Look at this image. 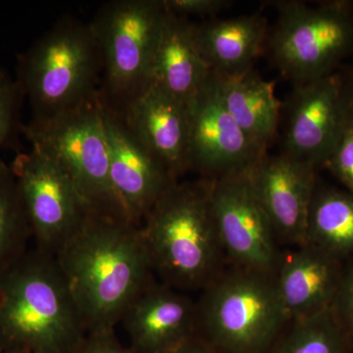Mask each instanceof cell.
I'll return each mask as SVG.
<instances>
[{"mask_svg": "<svg viewBox=\"0 0 353 353\" xmlns=\"http://www.w3.org/2000/svg\"><path fill=\"white\" fill-rule=\"evenodd\" d=\"M232 3L228 0H163L165 9L169 13L187 19L190 16L214 19Z\"/></svg>", "mask_w": 353, "mask_h": 353, "instance_id": "cell-27", "label": "cell"}, {"mask_svg": "<svg viewBox=\"0 0 353 353\" xmlns=\"http://www.w3.org/2000/svg\"><path fill=\"white\" fill-rule=\"evenodd\" d=\"M101 103L111 182L128 218L141 227L158 199L179 181L130 131L123 113Z\"/></svg>", "mask_w": 353, "mask_h": 353, "instance_id": "cell-14", "label": "cell"}, {"mask_svg": "<svg viewBox=\"0 0 353 353\" xmlns=\"http://www.w3.org/2000/svg\"><path fill=\"white\" fill-rule=\"evenodd\" d=\"M122 113L130 131L176 181L190 171L187 104L150 83Z\"/></svg>", "mask_w": 353, "mask_h": 353, "instance_id": "cell-16", "label": "cell"}, {"mask_svg": "<svg viewBox=\"0 0 353 353\" xmlns=\"http://www.w3.org/2000/svg\"><path fill=\"white\" fill-rule=\"evenodd\" d=\"M210 201L218 238L231 266L275 273L282 252L248 173L210 180Z\"/></svg>", "mask_w": 353, "mask_h": 353, "instance_id": "cell-10", "label": "cell"}, {"mask_svg": "<svg viewBox=\"0 0 353 353\" xmlns=\"http://www.w3.org/2000/svg\"><path fill=\"white\" fill-rule=\"evenodd\" d=\"M334 317L341 328L350 336H353V265L343 270L338 292L332 305Z\"/></svg>", "mask_w": 353, "mask_h": 353, "instance_id": "cell-26", "label": "cell"}, {"mask_svg": "<svg viewBox=\"0 0 353 353\" xmlns=\"http://www.w3.org/2000/svg\"><path fill=\"white\" fill-rule=\"evenodd\" d=\"M210 73L194 39V23L167 11L152 59L150 83L187 104Z\"/></svg>", "mask_w": 353, "mask_h": 353, "instance_id": "cell-19", "label": "cell"}, {"mask_svg": "<svg viewBox=\"0 0 353 353\" xmlns=\"http://www.w3.org/2000/svg\"><path fill=\"white\" fill-rule=\"evenodd\" d=\"M31 226L10 165L0 159V277L29 250Z\"/></svg>", "mask_w": 353, "mask_h": 353, "instance_id": "cell-23", "label": "cell"}, {"mask_svg": "<svg viewBox=\"0 0 353 353\" xmlns=\"http://www.w3.org/2000/svg\"><path fill=\"white\" fill-rule=\"evenodd\" d=\"M341 260L353 256V194L316 187L306 243Z\"/></svg>", "mask_w": 353, "mask_h": 353, "instance_id": "cell-21", "label": "cell"}, {"mask_svg": "<svg viewBox=\"0 0 353 353\" xmlns=\"http://www.w3.org/2000/svg\"><path fill=\"white\" fill-rule=\"evenodd\" d=\"M352 341H353V336H352Z\"/></svg>", "mask_w": 353, "mask_h": 353, "instance_id": "cell-31", "label": "cell"}, {"mask_svg": "<svg viewBox=\"0 0 353 353\" xmlns=\"http://www.w3.org/2000/svg\"><path fill=\"white\" fill-rule=\"evenodd\" d=\"M211 74L228 112L253 143L268 152L282 118L275 83L264 80L253 69L238 75Z\"/></svg>", "mask_w": 353, "mask_h": 353, "instance_id": "cell-20", "label": "cell"}, {"mask_svg": "<svg viewBox=\"0 0 353 353\" xmlns=\"http://www.w3.org/2000/svg\"><path fill=\"white\" fill-rule=\"evenodd\" d=\"M57 259L88 331L115 328L157 279L141 227L94 211Z\"/></svg>", "mask_w": 353, "mask_h": 353, "instance_id": "cell-1", "label": "cell"}, {"mask_svg": "<svg viewBox=\"0 0 353 353\" xmlns=\"http://www.w3.org/2000/svg\"><path fill=\"white\" fill-rule=\"evenodd\" d=\"M139 353H167L196 336V301L154 281L120 321Z\"/></svg>", "mask_w": 353, "mask_h": 353, "instance_id": "cell-15", "label": "cell"}, {"mask_svg": "<svg viewBox=\"0 0 353 353\" xmlns=\"http://www.w3.org/2000/svg\"><path fill=\"white\" fill-rule=\"evenodd\" d=\"M266 50L271 63L294 87L336 73L353 53V1L327 0L314 6L279 0Z\"/></svg>", "mask_w": 353, "mask_h": 353, "instance_id": "cell-6", "label": "cell"}, {"mask_svg": "<svg viewBox=\"0 0 353 353\" xmlns=\"http://www.w3.org/2000/svg\"><path fill=\"white\" fill-rule=\"evenodd\" d=\"M316 167L288 155H269L248 173L250 185L278 243L305 245L309 210L316 190Z\"/></svg>", "mask_w": 353, "mask_h": 353, "instance_id": "cell-13", "label": "cell"}, {"mask_svg": "<svg viewBox=\"0 0 353 353\" xmlns=\"http://www.w3.org/2000/svg\"><path fill=\"white\" fill-rule=\"evenodd\" d=\"M283 154L324 165L350 125L340 73L296 85L284 104Z\"/></svg>", "mask_w": 353, "mask_h": 353, "instance_id": "cell-11", "label": "cell"}, {"mask_svg": "<svg viewBox=\"0 0 353 353\" xmlns=\"http://www.w3.org/2000/svg\"><path fill=\"white\" fill-rule=\"evenodd\" d=\"M350 341L330 308L290 320L268 353H347Z\"/></svg>", "mask_w": 353, "mask_h": 353, "instance_id": "cell-22", "label": "cell"}, {"mask_svg": "<svg viewBox=\"0 0 353 353\" xmlns=\"http://www.w3.org/2000/svg\"><path fill=\"white\" fill-rule=\"evenodd\" d=\"M24 99L17 81L0 70V150L12 146L22 130L20 109Z\"/></svg>", "mask_w": 353, "mask_h": 353, "instance_id": "cell-24", "label": "cell"}, {"mask_svg": "<svg viewBox=\"0 0 353 353\" xmlns=\"http://www.w3.org/2000/svg\"><path fill=\"white\" fill-rule=\"evenodd\" d=\"M103 62L90 24L71 17L18 57L17 81L30 102L32 120H46L94 99Z\"/></svg>", "mask_w": 353, "mask_h": 353, "instance_id": "cell-5", "label": "cell"}, {"mask_svg": "<svg viewBox=\"0 0 353 353\" xmlns=\"http://www.w3.org/2000/svg\"><path fill=\"white\" fill-rule=\"evenodd\" d=\"M163 0H112L99 9L92 22L103 62L101 101L125 109L150 85V71L166 19Z\"/></svg>", "mask_w": 353, "mask_h": 353, "instance_id": "cell-8", "label": "cell"}, {"mask_svg": "<svg viewBox=\"0 0 353 353\" xmlns=\"http://www.w3.org/2000/svg\"><path fill=\"white\" fill-rule=\"evenodd\" d=\"M343 270L341 260L308 243L281 253L276 285L289 319L309 317L331 308Z\"/></svg>", "mask_w": 353, "mask_h": 353, "instance_id": "cell-17", "label": "cell"}, {"mask_svg": "<svg viewBox=\"0 0 353 353\" xmlns=\"http://www.w3.org/2000/svg\"><path fill=\"white\" fill-rule=\"evenodd\" d=\"M269 30L260 12L194 23V39L213 73L238 75L253 69L266 50Z\"/></svg>", "mask_w": 353, "mask_h": 353, "instance_id": "cell-18", "label": "cell"}, {"mask_svg": "<svg viewBox=\"0 0 353 353\" xmlns=\"http://www.w3.org/2000/svg\"><path fill=\"white\" fill-rule=\"evenodd\" d=\"M153 273L180 292L202 290L223 270L224 252L210 201V180L176 182L141 225Z\"/></svg>", "mask_w": 353, "mask_h": 353, "instance_id": "cell-3", "label": "cell"}, {"mask_svg": "<svg viewBox=\"0 0 353 353\" xmlns=\"http://www.w3.org/2000/svg\"><path fill=\"white\" fill-rule=\"evenodd\" d=\"M190 170L217 180L250 173L267 154L246 136L221 101L212 74L187 103Z\"/></svg>", "mask_w": 353, "mask_h": 353, "instance_id": "cell-12", "label": "cell"}, {"mask_svg": "<svg viewBox=\"0 0 353 353\" xmlns=\"http://www.w3.org/2000/svg\"><path fill=\"white\" fill-rule=\"evenodd\" d=\"M21 132L32 148L46 153L63 169L92 211L131 222L111 182L99 94L55 117L32 119Z\"/></svg>", "mask_w": 353, "mask_h": 353, "instance_id": "cell-7", "label": "cell"}, {"mask_svg": "<svg viewBox=\"0 0 353 353\" xmlns=\"http://www.w3.org/2000/svg\"><path fill=\"white\" fill-rule=\"evenodd\" d=\"M341 81H343V92H345V102H347L348 119L353 125V65L345 71L340 72Z\"/></svg>", "mask_w": 353, "mask_h": 353, "instance_id": "cell-29", "label": "cell"}, {"mask_svg": "<svg viewBox=\"0 0 353 353\" xmlns=\"http://www.w3.org/2000/svg\"><path fill=\"white\" fill-rule=\"evenodd\" d=\"M167 353H218L213 350L212 347H209L208 343H204L201 339L196 338L192 339L183 345H180Z\"/></svg>", "mask_w": 353, "mask_h": 353, "instance_id": "cell-30", "label": "cell"}, {"mask_svg": "<svg viewBox=\"0 0 353 353\" xmlns=\"http://www.w3.org/2000/svg\"><path fill=\"white\" fill-rule=\"evenodd\" d=\"M71 353H132L121 345L114 328L90 330Z\"/></svg>", "mask_w": 353, "mask_h": 353, "instance_id": "cell-28", "label": "cell"}, {"mask_svg": "<svg viewBox=\"0 0 353 353\" xmlns=\"http://www.w3.org/2000/svg\"><path fill=\"white\" fill-rule=\"evenodd\" d=\"M87 332L57 256L32 248L0 277L2 353H71Z\"/></svg>", "mask_w": 353, "mask_h": 353, "instance_id": "cell-2", "label": "cell"}, {"mask_svg": "<svg viewBox=\"0 0 353 353\" xmlns=\"http://www.w3.org/2000/svg\"><path fill=\"white\" fill-rule=\"evenodd\" d=\"M324 166L353 194V125L350 123Z\"/></svg>", "mask_w": 353, "mask_h": 353, "instance_id": "cell-25", "label": "cell"}, {"mask_svg": "<svg viewBox=\"0 0 353 353\" xmlns=\"http://www.w3.org/2000/svg\"><path fill=\"white\" fill-rule=\"evenodd\" d=\"M289 321L273 272L223 269L196 301V336L218 353H268Z\"/></svg>", "mask_w": 353, "mask_h": 353, "instance_id": "cell-4", "label": "cell"}, {"mask_svg": "<svg viewBox=\"0 0 353 353\" xmlns=\"http://www.w3.org/2000/svg\"><path fill=\"white\" fill-rule=\"evenodd\" d=\"M0 353H2V352H1V350H0Z\"/></svg>", "mask_w": 353, "mask_h": 353, "instance_id": "cell-32", "label": "cell"}, {"mask_svg": "<svg viewBox=\"0 0 353 353\" xmlns=\"http://www.w3.org/2000/svg\"><path fill=\"white\" fill-rule=\"evenodd\" d=\"M36 248L57 256L82 229L92 209L63 169L36 148L10 164Z\"/></svg>", "mask_w": 353, "mask_h": 353, "instance_id": "cell-9", "label": "cell"}]
</instances>
